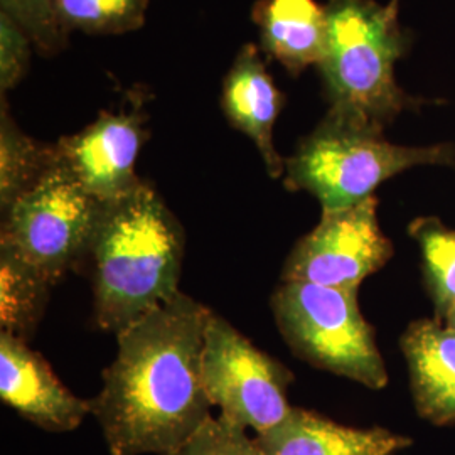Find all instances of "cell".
<instances>
[{
  "label": "cell",
  "instance_id": "4fadbf2b",
  "mask_svg": "<svg viewBox=\"0 0 455 455\" xmlns=\"http://www.w3.org/2000/svg\"><path fill=\"white\" fill-rule=\"evenodd\" d=\"M413 400L425 420L455 422V331L440 321H417L402 336Z\"/></svg>",
  "mask_w": 455,
  "mask_h": 455
},
{
  "label": "cell",
  "instance_id": "52a82bcc",
  "mask_svg": "<svg viewBox=\"0 0 455 455\" xmlns=\"http://www.w3.org/2000/svg\"><path fill=\"white\" fill-rule=\"evenodd\" d=\"M201 378L220 417L257 435L274 430L292 411L287 400L292 371L214 312L204 332Z\"/></svg>",
  "mask_w": 455,
  "mask_h": 455
},
{
  "label": "cell",
  "instance_id": "277c9868",
  "mask_svg": "<svg viewBox=\"0 0 455 455\" xmlns=\"http://www.w3.org/2000/svg\"><path fill=\"white\" fill-rule=\"evenodd\" d=\"M420 165H455V146H396L383 137V127L329 108L285 159L283 186L314 196L323 212H339L373 197L383 182Z\"/></svg>",
  "mask_w": 455,
  "mask_h": 455
},
{
  "label": "cell",
  "instance_id": "6da1fadb",
  "mask_svg": "<svg viewBox=\"0 0 455 455\" xmlns=\"http://www.w3.org/2000/svg\"><path fill=\"white\" fill-rule=\"evenodd\" d=\"M212 312L180 292L116 334V356L92 400L110 455H167L212 417L201 353Z\"/></svg>",
  "mask_w": 455,
  "mask_h": 455
},
{
  "label": "cell",
  "instance_id": "9c48e42d",
  "mask_svg": "<svg viewBox=\"0 0 455 455\" xmlns=\"http://www.w3.org/2000/svg\"><path fill=\"white\" fill-rule=\"evenodd\" d=\"M146 122L144 100L135 101L131 112L103 110L83 131L54 144L56 159L100 203L120 199L144 180L135 164L148 137Z\"/></svg>",
  "mask_w": 455,
  "mask_h": 455
},
{
  "label": "cell",
  "instance_id": "9a60e30c",
  "mask_svg": "<svg viewBox=\"0 0 455 455\" xmlns=\"http://www.w3.org/2000/svg\"><path fill=\"white\" fill-rule=\"evenodd\" d=\"M52 283L7 246H0V329L29 341L44 315Z\"/></svg>",
  "mask_w": 455,
  "mask_h": 455
},
{
  "label": "cell",
  "instance_id": "7a4b0ae2",
  "mask_svg": "<svg viewBox=\"0 0 455 455\" xmlns=\"http://www.w3.org/2000/svg\"><path fill=\"white\" fill-rule=\"evenodd\" d=\"M186 238L178 218L146 180L101 203L76 272L92 282L98 329L120 334L180 291Z\"/></svg>",
  "mask_w": 455,
  "mask_h": 455
},
{
  "label": "cell",
  "instance_id": "5b68a950",
  "mask_svg": "<svg viewBox=\"0 0 455 455\" xmlns=\"http://www.w3.org/2000/svg\"><path fill=\"white\" fill-rule=\"evenodd\" d=\"M358 292L282 282L272 295V310L295 356L314 368L381 390L388 385V371L373 327L359 309Z\"/></svg>",
  "mask_w": 455,
  "mask_h": 455
},
{
  "label": "cell",
  "instance_id": "3957f363",
  "mask_svg": "<svg viewBox=\"0 0 455 455\" xmlns=\"http://www.w3.org/2000/svg\"><path fill=\"white\" fill-rule=\"evenodd\" d=\"M327 44L319 73L329 108L358 115L387 127L423 98L396 83L395 65L405 56L410 37L398 20V0H327Z\"/></svg>",
  "mask_w": 455,
  "mask_h": 455
},
{
  "label": "cell",
  "instance_id": "ffe728a7",
  "mask_svg": "<svg viewBox=\"0 0 455 455\" xmlns=\"http://www.w3.org/2000/svg\"><path fill=\"white\" fill-rule=\"evenodd\" d=\"M167 455H265L246 430L225 419L210 417L191 439Z\"/></svg>",
  "mask_w": 455,
  "mask_h": 455
},
{
  "label": "cell",
  "instance_id": "30bf717a",
  "mask_svg": "<svg viewBox=\"0 0 455 455\" xmlns=\"http://www.w3.org/2000/svg\"><path fill=\"white\" fill-rule=\"evenodd\" d=\"M0 398L24 420L52 434L76 430L92 413V400L68 390L46 359L9 332H0Z\"/></svg>",
  "mask_w": 455,
  "mask_h": 455
},
{
  "label": "cell",
  "instance_id": "8992f818",
  "mask_svg": "<svg viewBox=\"0 0 455 455\" xmlns=\"http://www.w3.org/2000/svg\"><path fill=\"white\" fill-rule=\"evenodd\" d=\"M101 203L58 163L2 212L0 246L28 261L52 285L76 272Z\"/></svg>",
  "mask_w": 455,
  "mask_h": 455
},
{
  "label": "cell",
  "instance_id": "2e32d148",
  "mask_svg": "<svg viewBox=\"0 0 455 455\" xmlns=\"http://www.w3.org/2000/svg\"><path fill=\"white\" fill-rule=\"evenodd\" d=\"M0 105V208L4 212L56 164V150L54 144H43L17 127L5 95Z\"/></svg>",
  "mask_w": 455,
  "mask_h": 455
},
{
  "label": "cell",
  "instance_id": "e0dca14e",
  "mask_svg": "<svg viewBox=\"0 0 455 455\" xmlns=\"http://www.w3.org/2000/svg\"><path fill=\"white\" fill-rule=\"evenodd\" d=\"M410 235L420 246L423 272L437 321L455 309V229L437 218H419L410 225Z\"/></svg>",
  "mask_w": 455,
  "mask_h": 455
},
{
  "label": "cell",
  "instance_id": "5bb4252c",
  "mask_svg": "<svg viewBox=\"0 0 455 455\" xmlns=\"http://www.w3.org/2000/svg\"><path fill=\"white\" fill-rule=\"evenodd\" d=\"M251 19L260 33V48L299 76L319 66L327 44L325 5L315 0H259Z\"/></svg>",
  "mask_w": 455,
  "mask_h": 455
},
{
  "label": "cell",
  "instance_id": "44dd1931",
  "mask_svg": "<svg viewBox=\"0 0 455 455\" xmlns=\"http://www.w3.org/2000/svg\"><path fill=\"white\" fill-rule=\"evenodd\" d=\"M31 39L12 17L0 12V92L16 88L29 69Z\"/></svg>",
  "mask_w": 455,
  "mask_h": 455
},
{
  "label": "cell",
  "instance_id": "ac0fdd59",
  "mask_svg": "<svg viewBox=\"0 0 455 455\" xmlns=\"http://www.w3.org/2000/svg\"><path fill=\"white\" fill-rule=\"evenodd\" d=\"M148 0H54L66 33L124 34L146 24Z\"/></svg>",
  "mask_w": 455,
  "mask_h": 455
},
{
  "label": "cell",
  "instance_id": "d6986e66",
  "mask_svg": "<svg viewBox=\"0 0 455 455\" xmlns=\"http://www.w3.org/2000/svg\"><path fill=\"white\" fill-rule=\"evenodd\" d=\"M0 12L12 17L29 36L34 48L43 56H54L68 44L54 0H0Z\"/></svg>",
  "mask_w": 455,
  "mask_h": 455
},
{
  "label": "cell",
  "instance_id": "7402d4cb",
  "mask_svg": "<svg viewBox=\"0 0 455 455\" xmlns=\"http://www.w3.org/2000/svg\"><path fill=\"white\" fill-rule=\"evenodd\" d=\"M443 323L449 325V327H452L455 331V309L449 312V315L443 319Z\"/></svg>",
  "mask_w": 455,
  "mask_h": 455
},
{
  "label": "cell",
  "instance_id": "ba28073f",
  "mask_svg": "<svg viewBox=\"0 0 455 455\" xmlns=\"http://www.w3.org/2000/svg\"><path fill=\"white\" fill-rule=\"evenodd\" d=\"M393 244L378 223V199L323 212L317 227L293 246L282 270V282H306L359 291L361 283L383 268Z\"/></svg>",
  "mask_w": 455,
  "mask_h": 455
},
{
  "label": "cell",
  "instance_id": "7c38bea8",
  "mask_svg": "<svg viewBox=\"0 0 455 455\" xmlns=\"http://www.w3.org/2000/svg\"><path fill=\"white\" fill-rule=\"evenodd\" d=\"M255 442L265 455H396L411 445L408 437L385 428H353L295 407Z\"/></svg>",
  "mask_w": 455,
  "mask_h": 455
},
{
  "label": "cell",
  "instance_id": "8fae6325",
  "mask_svg": "<svg viewBox=\"0 0 455 455\" xmlns=\"http://www.w3.org/2000/svg\"><path fill=\"white\" fill-rule=\"evenodd\" d=\"M283 103L285 98L267 71L260 51L246 43L223 80L221 110L229 125L255 144L272 180L285 174V159L274 146V127Z\"/></svg>",
  "mask_w": 455,
  "mask_h": 455
}]
</instances>
